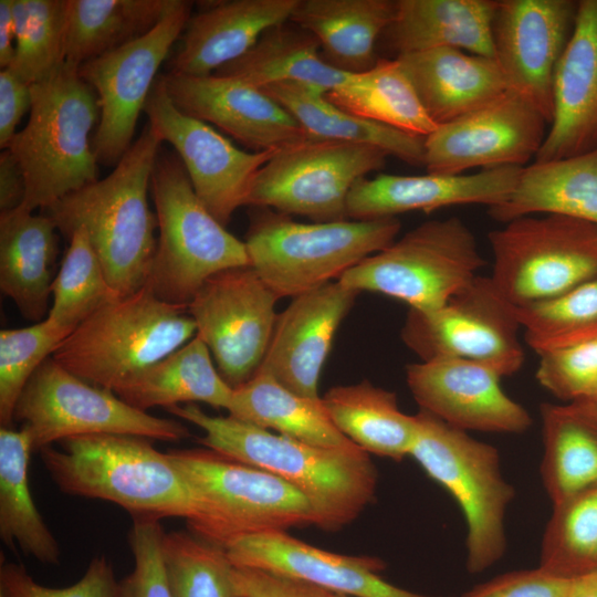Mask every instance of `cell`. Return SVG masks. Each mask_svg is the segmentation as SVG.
<instances>
[{
    "mask_svg": "<svg viewBox=\"0 0 597 597\" xmlns=\"http://www.w3.org/2000/svg\"><path fill=\"white\" fill-rule=\"evenodd\" d=\"M121 297L111 286L87 232L76 229L52 284L46 318L71 334L83 321Z\"/></svg>",
    "mask_w": 597,
    "mask_h": 597,
    "instance_id": "obj_42",
    "label": "cell"
},
{
    "mask_svg": "<svg viewBox=\"0 0 597 597\" xmlns=\"http://www.w3.org/2000/svg\"><path fill=\"white\" fill-rule=\"evenodd\" d=\"M15 25L12 0H0V66H10L15 49Z\"/></svg>",
    "mask_w": 597,
    "mask_h": 597,
    "instance_id": "obj_54",
    "label": "cell"
},
{
    "mask_svg": "<svg viewBox=\"0 0 597 597\" xmlns=\"http://www.w3.org/2000/svg\"><path fill=\"white\" fill-rule=\"evenodd\" d=\"M25 196V180L15 157L9 149L0 155V213L19 208Z\"/></svg>",
    "mask_w": 597,
    "mask_h": 597,
    "instance_id": "obj_53",
    "label": "cell"
},
{
    "mask_svg": "<svg viewBox=\"0 0 597 597\" xmlns=\"http://www.w3.org/2000/svg\"><path fill=\"white\" fill-rule=\"evenodd\" d=\"M33 446L29 432L0 428V537L46 565L61 562L60 545L32 499L28 465Z\"/></svg>",
    "mask_w": 597,
    "mask_h": 597,
    "instance_id": "obj_39",
    "label": "cell"
},
{
    "mask_svg": "<svg viewBox=\"0 0 597 597\" xmlns=\"http://www.w3.org/2000/svg\"><path fill=\"white\" fill-rule=\"evenodd\" d=\"M396 59L437 126L488 104L506 91L494 59L453 48L430 49Z\"/></svg>",
    "mask_w": 597,
    "mask_h": 597,
    "instance_id": "obj_27",
    "label": "cell"
},
{
    "mask_svg": "<svg viewBox=\"0 0 597 597\" xmlns=\"http://www.w3.org/2000/svg\"><path fill=\"white\" fill-rule=\"evenodd\" d=\"M396 7L394 0H298L290 21L317 39L328 64L358 74L378 62L376 43Z\"/></svg>",
    "mask_w": 597,
    "mask_h": 597,
    "instance_id": "obj_30",
    "label": "cell"
},
{
    "mask_svg": "<svg viewBox=\"0 0 597 597\" xmlns=\"http://www.w3.org/2000/svg\"><path fill=\"white\" fill-rule=\"evenodd\" d=\"M144 112L150 129L176 149L198 198L226 227L233 212L245 206L258 171L276 150L244 151L209 124L180 112L160 75Z\"/></svg>",
    "mask_w": 597,
    "mask_h": 597,
    "instance_id": "obj_17",
    "label": "cell"
},
{
    "mask_svg": "<svg viewBox=\"0 0 597 597\" xmlns=\"http://www.w3.org/2000/svg\"><path fill=\"white\" fill-rule=\"evenodd\" d=\"M515 313L536 354L554 348L597 324V277Z\"/></svg>",
    "mask_w": 597,
    "mask_h": 597,
    "instance_id": "obj_46",
    "label": "cell"
},
{
    "mask_svg": "<svg viewBox=\"0 0 597 597\" xmlns=\"http://www.w3.org/2000/svg\"><path fill=\"white\" fill-rule=\"evenodd\" d=\"M98 121L97 95L78 67L64 63L52 76L31 84L28 123L6 148L25 180L20 208L48 209L97 180L90 135Z\"/></svg>",
    "mask_w": 597,
    "mask_h": 597,
    "instance_id": "obj_4",
    "label": "cell"
},
{
    "mask_svg": "<svg viewBox=\"0 0 597 597\" xmlns=\"http://www.w3.org/2000/svg\"><path fill=\"white\" fill-rule=\"evenodd\" d=\"M161 143L148 126L109 175L45 209L67 240L76 229H85L121 297L146 286L150 274L157 219L148 190Z\"/></svg>",
    "mask_w": 597,
    "mask_h": 597,
    "instance_id": "obj_2",
    "label": "cell"
},
{
    "mask_svg": "<svg viewBox=\"0 0 597 597\" xmlns=\"http://www.w3.org/2000/svg\"><path fill=\"white\" fill-rule=\"evenodd\" d=\"M160 76L180 112L221 128L254 151L277 150L310 137L281 104L240 78L171 72Z\"/></svg>",
    "mask_w": 597,
    "mask_h": 597,
    "instance_id": "obj_21",
    "label": "cell"
},
{
    "mask_svg": "<svg viewBox=\"0 0 597 597\" xmlns=\"http://www.w3.org/2000/svg\"><path fill=\"white\" fill-rule=\"evenodd\" d=\"M380 148L307 137L275 151L258 171L245 206L269 208L314 222L347 220L353 186L385 167Z\"/></svg>",
    "mask_w": 597,
    "mask_h": 597,
    "instance_id": "obj_13",
    "label": "cell"
},
{
    "mask_svg": "<svg viewBox=\"0 0 597 597\" xmlns=\"http://www.w3.org/2000/svg\"><path fill=\"white\" fill-rule=\"evenodd\" d=\"M205 434L197 442L231 460L268 471L300 491L315 513V526L336 531L373 501L377 470L355 443L324 448L270 432L232 416L206 413L195 404L166 409Z\"/></svg>",
    "mask_w": 597,
    "mask_h": 597,
    "instance_id": "obj_1",
    "label": "cell"
},
{
    "mask_svg": "<svg viewBox=\"0 0 597 597\" xmlns=\"http://www.w3.org/2000/svg\"><path fill=\"white\" fill-rule=\"evenodd\" d=\"M546 124L534 106L506 90L426 136L423 166L440 175H462L476 167H524L538 153Z\"/></svg>",
    "mask_w": 597,
    "mask_h": 597,
    "instance_id": "obj_18",
    "label": "cell"
},
{
    "mask_svg": "<svg viewBox=\"0 0 597 597\" xmlns=\"http://www.w3.org/2000/svg\"><path fill=\"white\" fill-rule=\"evenodd\" d=\"M314 589H315V593L317 594L318 597H349V596H346V595L332 593V591L318 588L316 586H314Z\"/></svg>",
    "mask_w": 597,
    "mask_h": 597,
    "instance_id": "obj_57",
    "label": "cell"
},
{
    "mask_svg": "<svg viewBox=\"0 0 597 597\" xmlns=\"http://www.w3.org/2000/svg\"><path fill=\"white\" fill-rule=\"evenodd\" d=\"M280 298L251 265L210 276L187 306L221 377L237 388L259 369L273 333Z\"/></svg>",
    "mask_w": 597,
    "mask_h": 597,
    "instance_id": "obj_16",
    "label": "cell"
},
{
    "mask_svg": "<svg viewBox=\"0 0 597 597\" xmlns=\"http://www.w3.org/2000/svg\"><path fill=\"white\" fill-rule=\"evenodd\" d=\"M0 597H119V582L103 555L92 558L82 578L64 588L45 587L23 565L1 561Z\"/></svg>",
    "mask_w": 597,
    "mask_h": 597,
    "instance_id": "obj_49",
    "label": "cell"
},
{
    "mask_svg": "<svg viewBox=\"0 0 597 597\" xmlns=\"http://www.w3.org/2000/svg\"><path fill=\"white\" fill-rule=\"evenodd\" d=\"M228 412L312 446L341 448L354 443L332 422L321 397L298 395L262 371L233 388Z\"/></svg>",
    "mask_w": 597,
    "mask_h": 597,
    "instance_id": "obj_37",
    "label": "cell"
},
{
    "mask_svg": "<svg viewBox=\"0 0 597 597\" xmlns=\"http://www.w3.org/2000/svg\"><path fill=\"white\" fill-rule=\"evenodd\" d=\"M596 335H597V324L589 327L588 329L577 334V335L572 336L570 338H568L567 341H565L561 345L564 346V345H567V343L568 344L575 343V342H578V341H582V339H585V338H588V337H591V336H596Z\"/></svg>",
    "mask_w": 597,
    "mask_h": 597,
    "instance_id": "obj_56",
    "label": "cell"
},
{
    "mask_svg": "<svg viewBox=\"0 0 597 597\" xmlns=\"http://www.w3.org/2000/svg\"><path fill=\"white\" fill-rule=\"evenodd\" d=\"M537 355L536 379L559 400H587L597 391V335Z\"/></svg>",
    "mask_w": 597,
    "mask_h": 597,
    "instance_id": "obj_47",
    "label": "cell"
},
{
    "mask_svg": "<svg viewBox=\"0 0 597 597\" xmlns=\"http://www.w3.org/2000/svg\"><path fill=\"white\" fill-rule=\"evenodd\" d=\"M488 208L489 216L503 223L551 213L597 224V148L523 167L509 197Z\"/></svg>",
    "mask_w": 597,
    "mask_h": 597,
    "instance_id": "obj_31",
    "label": "cell"
},
{
    "mask_svg": "<svg viewBox=\"0 0 597 597\" xmlns=\"http://www.w3.org/2000/svg\"><path fill=\"white\" fill-rule=\"evenodd\" d=\"M159 237L146 286L188 306L213 274L250 265L245 243L205 207L178 156H158L150 181Z\"/></svg>",
    "mask_w": 597,
    "mask_h": 597,
    "instance_id": "obj_7",
    "label": "cell"
},
{
    "mask_svg": "<svg viewBox=\"0 0 597 597\" xmlns=\"http://www.w3.org/2000/svg\"><path fill=\"white\" fill-rule=\"evenodd\" d=\"M523 167L505 166L476 174L420 176L379 174L359 179L349 191L347 219L394 218L409 211L434 210L468 203L488 207L504 201L514 189Z\"/></svg>",
    "mask_w": 597,
    "mask_h": 597,
    "instance_id": "obj_24",
    "label": "cell"
},
{
    "mask_svg": "<svg viewBox=\"0 0 597 597\" xmlns=\"http://www.w3.org/2000/svg\"><path fill=\"white\" fill-rule=\"evenodd\" d=\"M66 0H12L15 49L8 69L29 84L43 81L65 63Z\"/></svg>",
    "mask_w": 597,
    "mask_h": 597,
    "instance_id": "obj_43",
    "label": "cell"
},
{
    "mask_svg": "<svg viewBox=\"0 0 597 597\" xmlns=\"http://www.w3.org/2000/svg\"><path fill=\"white\" fill-rule=\"evenodd\" d=\"M14 420L29 432L33 451L87 434H129L168 442L190 437L184 423L132 407L112 390L83 380L52 357L28 381Z\"/></svg>",
    "mask_w": 597,
    "mask_h": 597,
    "instance_id": "obj_12",
    "label": "cell"
},
{
    "mask_svg": "<svg viewBox=\"0 0 597 597\" xmlns=\"http://www.w3.org/2000/svg\"><path fill=\"white\" fill-rule=\"evenodd\" d=\"M196 333L187 306L165 302L144 286L88 316L51 357L83 380L116 392Z\"/></svg>",
    "mask_w": 597,
    "mask_h": 597,
    "instance_id": "obj_6",
    "label": "cell"
},
{
    "mask_svg": "<svg viewBox=\"0 0 597 597\" xmlns=\"http://www.w3.org/2000/svg\"><path fill=\"white\" fill-rule=\"evenodd\" d=\"M165 533L158 520H133L128 544L135 565L119 582V597H172L161 551Z\"/></svg>",
    "mask_w": 597,
    "mask_h": 597,
    "instance_id": "obj_48",
    "label": "cell"
},
{
    "mask_svg": "<svg viewBox=\"0 0 597 597\" xmlns=\"http://www.w3.org/2000/svg\"><path fill=\"white\" fill-rule=\"evenodd\" d=\"M192 486L200 517L193 535L218 546L255 534L315 525L308 500L283 479L210 449H169Z\"/></svg>",
    "mask_w": 597,
    "mask_h": 597,
    "instance_id": "obj_9",
    "label": "cell"
},
{
    "mask_svg": "<svg viewBox=\"0 0 597 597\" xmlns=\"http://www.w3.org/2000/svg\"><path fill=\"white\" fill-rule=\"evenodd\" d=\"M538 567L565 579L597 570V486L553 504Z\"/></svg>",
    "mask_w": 597,
    "mask_h": 597,
    "instance_id": "obj_41",
    "label": "cell"
},
{
    "mask_svg": "<svg viewBox=\"0 0 597 597\" xmlns=\"http://www.w3.org/2000/svg\"><path fill=\"white\" fill-rule=\"evenodd\" d=\"M485 264L471 229L458 217L426 221L364 259L337 281L344 286L433 311Z\"/></svg>",
    "mask_w": 597,
    "mask_h": 597,
    "instance_id": "obj_10",
    "label": "cell"
},
{
    "mask_svg": "<svg viewBox=\"0 0 597 597\" xmlns=\"http://www.w3.org/2000/svg\"><path fill=\"white\" fill-rule=\"evenodd\" d=\"M490 279L513 306L561 295L597 277V224L545 213L514 219L489 233Z\"/></svg>",
    "mask_w": 597,
    "mask_h": 597,
    "instance_id": "obj_11",
    "label": "cell"
},
{
    "mask_svg": "<svg viewBox=\"0 0 597 597\" xmlns=\"http://www.w3.org/2000/svg\"><path fill=\"white\" fill-rule=\"evenodd\" d=\"M233 580L241 597H318L312 585L255 568L234 566Z\"/></svg>",
    "mask_w": 597,
    "mask_h": 597,
    "instance_id": "obj_51",
    "label": "cell"
},
{
    "mask_svg": "<svg viewBox=\"0 0 597 597\" xmlns=\"http://www.w3.org/2000/svg\"><path fill=\"white\" fill-rule=\"evenodd\" d=\"M543 426L541 476L555 504L597 486V407L580 400L540 407Z\"/></svg>",
    "mask_w": 597,
    "mask_h": 597,
    "instance_id": "obj_32",
    "label": "cell"
},
{
    "mask_svg": "<svg viewBox=\"0 0 597 597\" xmlns=\"http://www.w3.org/2000/svg\"><path fill=\"white\" fill-rule=\"evenodd\" d=\"M585 401H588V402H590V404H593V405H595L597 407V391L589 399H587Z\"/></svg>",
    "mask_w": 597,
    "mask_h": 597,
    "instance_id": "obj_58",
    "label": "cell"
},
{
    "mask_svg": "<svg viewBox=\"0 0 597 597\" xmlns=\"http://www.w3.org/2000/svg\"><path fill=\"white\" fill-rule=\"evenodd\" d=\"M191 7L192 2L175 0L150 31L78 67L98 98L100 121L92 139L98 163L115 167L133 145L157 72L185 31Z\"/></svg>",
    "mask_w": 597,
    "mask_h": 597,
    "instance_id": "obj_15",
    "label": "cell"
},
{
    "mask_svg": "<svg viewBox=\"0 0 597 597\" xmlns=\"http://www.w3.org/2000/svg\"><path fill=\"white\" fill-rule=\"evenodd\" d=\"M572 582L537 567L499 575L474 586L461 597H565Z\"/></svg>",
    "mask_w": 597,
    "mask_h": 597,
    "instance_id": "obj_50",
    "label": "cell"
},
{
    "mask_svg": "<svg viewBox=\"0 0 597 597\" xmlns=\"http://www.w3.org/2000/svg\"><path fill=\"white\" fill-rule=\"evenodd\" d=\"M31 108V84L10 69L0 72V146L6 149L22 116Z\"/></svg>",
    "mask_w": 597,
    "mask_h": 597,
    "instance_id": "obj_52",
    "label": "cell"
},
{
    "mask_svg": "<svg viewBox=\"0 0 597 597\" xmlns=\"http://www.w3.org/2000/svg\"><path fill=\"white\" fill-rule=\"evenodd\" d=\"M70 334L46 317L22 328L0 331V423L11 428L28 381Z\"/></svg>",
    "mask_w": 597,
    "mask_h": 597,
    "instance_id": "obj_45",
    "label": "cell"
},
{
    "mask_svg": "<svg viewBox=\"0 0 597 597\" xmlns=\"http://www.w3.org/2000/svg\"><path fill=\"white\" fill-rule=\"evenodd\" d=\"M297 1L216 2L189 19L170 72L191 76L216 73L244 55L266 30L290 21Z\"/></svg>",
    "mask_w": 597,
    "mask_h": 597,
    "instance_id": "obj_26",
    "label": "cell"
},
{
    "mask_svg": "<svg viewBox=\"0 0 597 597\" xmlns=\"http://www.w3.org/2000/svg\"><path fill=\"white\" fill-rule=\"evenodd\" d=\"M322 401L335 427L366 452L396 461L410 455L417 418L399 409L395 392L365 379L329 388Z\"/></svg>",
    "mask_w": 597,
    "mask_h": 597,
    "instance_id": "obj_36",
    "label": "cell"
},
{
    "mask_svg": "<svg viewBox=\"0 0 597 597\" xmlns=\"http://www.w3.org/2000/svg\"><path fill=\"white\" fill-rule=\"evenodd\" d=\"M359 293L333 281L293 297L277 314L256 371L298 395L320 398L318 381L335 334Z\"/></svg>",
    "mask_w": 597,
    "mask_h": 597,
    "instance_id": "obj_22",
    "label": "cell"
},
{
    "mask_svg": "<svg viewBox=\"0 0 597 597\" xmlns=\"http://www.w3.org/2000/svg\"><path fill=\"white\" fill-rule=\"evenodd\" d=\"M594 573H595V574H597V570H596V572H594Z\"/></svg>",
    "mask_w": 597,
    "mask_h": 597,
    "instance_id": "obj_59",
    "label": "cell"
},
{
    "mask_svg": "<svg viewBox=\"0 0 597 597\" xmlns=\"http://www.w3.org/2000/svg\"><path fill=\"white\" fill-rule=\"evenodd\" d=\"M325 96L352 114L410 134L426 137L437 127L396 57L379 59Z\"/></svg>",
    "mask_w": 597,
    "mask_h": 597,
    "instance_id": "obj_40",
    "label": "cell"
},
{
    "mask_svg": "<svg viewBox=\"0 0 597 597\" xmlns=\"http://www.w3.org/2000/svg\"><path fill=\"white\" fill-rule=\"evenodd\" d=\"M224 549L235 567L270 572L349 597H436L383 579L385 563L377 557L331 553L286 532L242 536Z\"/></svg>",
    "mask_w": 597,
    "mask_h": 597,
    "instance_id": "obj_23",
    "label": "cell"
},
{
    "mask_svg": "<svg viewBox=\"0 0 597 597\" xmlns=\"http://www.w3.org/2000/svg\"><path fill=\"white\" fill-rule=\"evenodd\" d=\"M161 551L172 597H241L223 547L191 532L172 531L165 533Z\"/></svg>",
    "mask_w": 597,
    "mask_h": 597,
    "instance_id": "obj_44",
    "label": "cell"
},
{
    "mask_svg": "<svg viewBox=\"0 0 597 597\" xmlns=\"http://www.w3.org/2000/svg\"><path fill=\"white\" fill-rule=\"evenodd\" d=\"M213 74L237 77L260 88L289 82L325 93L352 75L328 64L317 39L291 21L266 30L244 55Z\"/></svg>",
    "mask_w": 597,
    "mask_h": 597,
    "instance_id": "obj_33",
    "label": "cell"
},
{
    "mask_svg": "<svg viewBox=\"0 0 597 597\" xmlns=\"http://www.w3.org/2000/svg\"><path fill=\"white\" fill-rule=\"evenodd\" d=\"M281 104L312 137L383 149L409 165H425V137L357 116L333 104L325 92L298 83L262 88Z\"/></svg>",
    "mask_w": 597,
    "mask_h": 597,
    "instance_id": "obj_34",
    "label": "cell"
},
{
    "mask_svg": "<svg viewBox=\"0 0 597 597\" xmlns=\"http://www.w3.org/2000/svg\"><path fill=\"white\" fill-rule=\"evenodd\" d=\"M175 0H66L65 63L80 67L150 31Z\"/></svg>",
    "mask_w": 597,
    "mask_h": 597,
    "instance_id": "obj_38",
    "label": "cell"
},
{
    "mask_svg": "<svg viewBox=\"0 0 597 597\" xmlns=\"http://www.w3.org/2000/svg\"><path fill=\"white\" fill-rule=\"evenodd\" d=\"M578 1L501 0L493 20L494 60L506 90L551 124L557 64L572 36Z\"/></svg>",
    "mask_w": 597,
    "mask_h": 597,
    "instance_id": "obj_19",
    "label": "cell"
},
{
    "mask_svg": "<svg viewBox=\"0 0 597 597\" xmlns=\"http://www.w3.org/2000/svg\"><path fill=\"white\" fill-rule=\"evenodd\" d=\"M501 378L486 365L459 358L406 366L408 388L421 410L467 432L523 433L533 419L503 391Z\"/></svg>",
    "mask_w": 597,
    "mask_h": 597,
    "instance_id": "obj_20",
    "label": "cell"
},
{
    "mask_svg": "<svg viewBox=\"0 0 597 597\" xmlns=\"http://www.w3.org/2000/svg\"><path fill=\"white\" fill-rule=\"evenodd\" d=\"M41 449L51 479L65 494L100 499L134 519L200 517L197 495L167 452L138 436L100 433L65 439Z\"/></svg>",
    "mask_w": 597,
    "mask_h": 597,
    "instance_id": "obj_3",
    "label": "cell"
},
{
    "mask_svg": "<svg viewBox=\"0 0 597 597\" xmlns=\"http://www.w3.org/2000/svg\"><path fill=\"white\" fill-rule=\"evenodd\" d=\"M596 148L597 0H582L555 71L553 118L535 161L567 158Z\"/></svg>",
    "mask_w": 597,
    "mask_h": 597,
    "instance_id": "obj_25",
    "label": "cell"
},
{
    "mask_svg": "<svg viewBox=\"0 0 597 597\" xmlns=\"http://www.w3.org/2000/svg\"><path fill=\"white\" fill-rule=\"evenodd\" d=\"M515 306L490 276H474L441 307L409 308L402 343L421 362L459 358L489 366L502 378L517 373L525 359Z\"/></svg>",
    "mask_w": 597,
    "mask_h": 597,
    "instance_id": "obj_14",
    "label": "cell"
},
{
    "mask_svg": "<svg viewBox=\"0 0 597 597\" xmlns=\"http://www.w3.org/2000/svg\"><path fill=\"white\" fill-rule=\"evenodd\" d=\"M565 597H597V574L573 579Z\"/></svg>",
    "mask_w": 597,
    "mask_h": 597,
    "instance_id": "obj_55",
    "label": "cell"
},
{
    "mask_svg": "<svg viewBox=\"0 0 597 597\" xmlns=\"http://www.w3.org/2000/svg\"><path fill=\"white\" fill-rule=\"evenodd\" d=\"M143 411L180 402H205L228 410L233 388L221 377L207 345L198 337L145 368L116 392Z\"/></svg>",
    "mask_w": 597,
    "mask_h": 597,
    "instance_id": "obj_35",
    "label": "cell"
},
{
    "mask_svg": "<svg viewBox=\"0 0 597 597\" xmlns=\"http://www.w3.org/2000/svg\"><path fill=\"white\" fill-rule=\"evenodd\" d=\"M595 406V405H594ZM596 407V406H595Z\"/></svg>",
    "mask_w": 597,
    "mask_h": 597,
    "instance_id": "obj_60",
    "label": "cell"
},
{
    "mask_svg": "<svg viewBox=\"0 0 597 597\" xmlns=\"http://www.w3.org/2000/svg\"><path fill=\"white\" fill-rule=\"evenodd\" d=\"M410 451L425 472L455 500L467 526L465 567L480 574L504 555L505 516L515 491L493 446L419 410Z\"/></svg>",
    "mask_w": 597,
    "mask_h": 597,
    "instance_id": "obj_8",
    "label": "cell"
},
{
    "mask_svg": "<svg viewBox=\"0 0 597 597\" xmlns=\"http://www.w3.org/2000/svg\"><path fill=\"white\" fill-rule=\"evenodd\" d=\"M493 0H397L384 32L398 55L453 48L494 59Z\"/></svg>",
    "mask_w": 597,
    "mask_h": 597,
    "instance_id": "obj_29",
    "label": "cell"
},
{
    "mask_svg": "<svg viewBox=\"0 0 597 597\" xmlns=\"http://www.w3.org/2000/svg\"><path fill=\"white\" fill-rule=\"evenodd\" d=\"M56 224L17 208L0 213V289L34 323L49 313L57 256Z\"/></svg>",
    "mask_w": 597,
    "mask_h": 597,
    "instance_id": "obj_28",
    "label": "cell"
},
{
    "mask_svg": "<svg viewBox=\"0 0 597 597\" xmlns=\"http://www.w3.org/2000/svg\"><path fill=\"white\" fill-rule=\"evenodd\" d=\"M252 208L244 241L250 265L279 298L337 281L391 244L401 228L396 217L303 223L269 208Z\"/></svg>",
    "mask_w": 597,
    "mask_h": 597,
    "instance_id": "obj_5",
    "label": "cell"
}]
</instances>
